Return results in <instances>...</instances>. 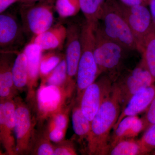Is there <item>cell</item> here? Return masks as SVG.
<instances>
[{"label": "cell", "mask_w": 155, "mask_h": 155, "mask_svg": "<svg viewBox=\"0 0 155 155\" xmlns=\"http://www.w3.org/2000/svg\"><path fill=\"white\" fill-rule=\"evenodd\" d=\"M74 90L67 85L56 86L41 84L37 91L33 106L39 122L42 123L65 110L66 101L72 96Z\"/></svg>", "instance_id": "obj_5"}, {"label": "cell", "mask_w": 155, "mask_h": 155, "mask_svg": "<svg viewBox=\"0 0 155 155\" xmlns=\"http://www.w3.org/2000/svg\"><path fill=\"white\" fill-rule=\"evenodd\" d=\"M121 112L119 91L114 82L111 91L91 122V129L87 140L89 155H108L110 133Z\"/></svg>", "instance_id": "obj_1"}, {"label": "cell", "mask_w": 155, "mask_h": 155, "mask_svg": "<svg viewBox=\"0 0 155 155\" xmlns=\"http://www.w3.org/2000/svg\"><path fill=\"white\" fill-rule=\"evenodd\" d=\"M54 147L48 138L45 132L37 138L36 135L31 153L37 155H54Z\"/></svg>", "instance_id": "obj_27"}, {"label": "cell", "mask_w": 155, "mask_h": 155, "mask_svg": "<svg viewBox=\"0 0 155 155\" xmlns=\"http://www.w3.org/2000/svg\"><path fill=\"white\" fill-rule=\"evenodd\" d=\"M145 112L142 119L144 122V130H146L151 125L155 124V97Z\"/></svg>", "instance_id": "obj_31"}, {"label": "cell", "mask_w": 155, "mask_h": 155, "mask_svg": "<svg viewBox=\"0 0 155 155\" xmlns=\"http://www.w3.org/2000/svg\"><path fill=\"white\" fill-rule=\"evenodd\" d=\"M140 54L147 69L155 79V27L145 38Z\"/></svg>", "instance_id": "obj_21"}, {"label": "cell", "mask_w": 155, "mask_h": 155, "mask_svg": "<svg viewBox=\"0 0 155 155\" xmlns=\"http://www.w3.org/2000/svg\"><path fill=\"white\" fill-rule=\"evenodd\" d=\"M155 97V83L142 89L134 95L121 112L114 129L123 118L128 116H136L145 112Z\"/></svg>", "instance_id": "obj_14"}, {"label": "cell", "mask_w": 155, "mask_h": 155, "mask_svg": "<svg viewBox=\"0 0 155 155\" xmlns=\"http://www.w3.org/2000/svg\"><path fill=\"white\" fill-rule=\"evenodd\" d=\"M19 2H22L31 3H34L35 2H41L43 0H19Z\"/></svg>", "instance_id": "obj_36"}, {"label": "cell", "mask_w": 155, "mask_h": 155, "mask_svg": "<svg viewBox=\"0 0 155 155\" xmlns=\"http://www.w3.org/2000/svg\"><path fill=\"white\" fill-rule=\"evenodd\" d=\"M94 32V58L100 72L115 82L122 74L127 53L130 51L107 37L99 23Z\"/></svg>", "instance_id": "obj_2"}, {"label": "cell", "mask_w": 155, "mask_h": 155, "mask_svg": "<svg viewBox=\"0 0 155 155\" xmlns=\"http://www.w3.org/2000/svg\"><path fill=\"white\" fill-rule=\"evenodd\" d=\"M67 28L59 24L35 37L31 43L38 45L43 51L60 49L66 42Z\"/></svg>", "instance_id": "obj_16"}, {"label": "cell", "mask_w": 155, "mask_h": 155, "mask_svg": "<svg viewBox=\"0 0 155 155\" xmlns=\"http://www.w3.org/2000/svg\"><path fill=\"white\" fill-rule=\"evenodd\" d=\"M72 119L74 133L81 139L87 140L91 129V122L82 113L79 103L76 102L72 109Z\"/></svg>", "instance_id": "obj_22"}, {"label": "cell", "mask_w": 155, "mask_h": 155, "mask_svg": "<svg viewBox=\"0 0 155 155\" xmlns=\"http://www.w3.org/2000/svg\"><path fill=\"white\" fill-rule=\"evenodd\" d=\"M12 74L15 87L22 91L28 84L27 59L24 52L19 53L15 59L12 66Z\"/></svg>", "instance_id": "obj_19"}, {"label": "cell", "mask_w": 155, "mask_h": 155, "mask_svg": "<svg viewBox=\"0 0 155 155\" xmlns=\"http://www.w3.org/2000/svg\"><path fill=\"white\" fill-rule=\"evenodd\" d=\"M53 0H43L36 5L22 7L21 17L26 29L35 37L53 26Z\"/></svg>", "instance_id": "obj_8"}, {"label": "cell", "mask_w": 155, "mask_h": 155, "mask_svg": "<svg viewBox=\"0 0 155 155\" xmlns=\"http://www.w3.org/2000/svg\"><path fill=\"white\" fill-rule=\"evenodd\" d=\"M16 105L14 99L1 101L0 141L7 154L17 155L15 137Z\"/></svg>", "instance_id": "obj_12"}, {"label": "cell", "mask_w": 155, "mask_h": 155, "mask_svg": "<svg viewBox=\"0 0 155 155\" xmlns=\"http://www.w3.org/2000/svg\"><path fill=\"white\" fill-rule=\"evenodd\" d=\"M19 28L16 18L9 14L0 15V46L5 48L12 45L19 35Z\"/></svg>", "instance_id": "obj_17"}, {"label": "cell", "mask_w": 155, "mask_h": 155, "mask_svg": "<svg viewBox=\"0 0 155 155\" xmlns=\"http://www.w3.org/2000/svg\"><path fill=\"white\" fill-rule=\"evenodd\" d=\"M67 72L65 56L58 66L48 75L41 78V84L63 86L67 84Z\"/></svg>", "instance_id": "obj_24"}, {"label": "cell", "mask_w": 155, "mask_h": 155, "mask_svg": "<svg viewBox=\"0 0 155 155\" xmlns=\"http://www.w3.org/2000/svg\"><path fill=\"white\" fill-rule=\"evenodd\" d=\"M151 154L152 155H155V150H154L151 153Z\"/></svg>", "instance_id": "obj_37"}, {"label": "cell", "mask_w": 155, "mask_h": 155, "mask_svg": "<svg viewBox=\"0 0 155 155\" xmlns=\"http://www.w3.org/2000/svg\"><path fill=\"white\" fill-rule=\"evenodd\" d=\"M12 66L9 59L1 56L0 64V98L1 101L13 99L17 90L14 85Z\"/></svg>", "instance_id": "obj_18"}, {"label": "cell", "mask_w": 155, "mask_h": 155, "mask_svg": "<svg viewBox=\"0 0 155 155\" xmlns=\"http://www.w3.org/2000/svg\"><path fill=\"white\" fill-rule=\"evenodd\" d=\"M69 108L67 110H64L52 116L48 127H55L67 131L68 127V112Z\"/></svg>", "instance_id": "obj_29"}, {"label": "cell", "mask_w": 155, "mask_h": 155, "mask_svg": "<svg viewBox=\"0 0 155 155\" xmlns=\"http://www.w3.org/2000/svg\"><path fill=\"white\" fill-rule=\"evenodd\" d=\"M19 0H0V13H4L9 7Z\"/></svg>", "instance_id": "obj_34"}, {"label": "cell", "mask_w": 155, "mask_h": 155, "mask_svg": "<svg viewBox=\"0 0 155 155\" xmlns=\"http://www.w3.org/2000/svg\"><path fill=\"white\" fill-rule=\"evenodd\" d=\"M118 6L136 40L140 53L145 38L154 26L149 9L144 5H125L119 0Z\"/></svg>", "instance_id": "obj_9"}, {"label": "cell", "mask_w": 155, "mask_h": 155, "mask_svg": "<svg viewBox=\"0 0 155 155\" xmlns=\"http://www.w3.org/2000/svg\"><path fill=\"white\" fill-rule=\"evenodd\" d=\"M103 33L129 51L139 52L138 44L131 29L118 8V0H106L100 17Z\"/></svg>", "instance_id": "obj_3"}, {"label": "cell", "mask_w": 155, "mask_h": 155, "mask_svg": "<svg viewBox=\"0 0 155 155\" xmlns=\"http://www.w3.org/2000/svg\"><path fill=\"white\" fill-rule=\"evenodd\" d=\"M55 8L62 18L74 16L80 10L78 0H56Z\"/></svg>", "instance_id": "obj_26"}, {"label": "cell", "mask_w": 155, "mask_h": 155, "mask_svg": "<svg viewBox=\"0 0 155 155\" xmlns=\"http://www.w3.org/2000/svg\"><path fill=\"white\" fill-rule=\"evenodd\" d=\"M77 155L74 144L70 141H63L54 147V155Z\"/></svg>", "instance_id": "obj_30"}, {"label": "cell", "mask_w": 155, "mask_h": 155, "mask_svg": "<svg viewBox=\"0 0 155 155\" xmlns=\"http://www.w3.org/2000/svg\"><path fill=\"white\" fill-rule=\"evenodd\" d=\"M16 105L15 137L17 155L31 153L33 148L36 131V120L31 111V106L20 98H15Z\"/></svg>", "instance_id": "obj_6"}, {"label": "cell", "mask_w": 155, "mask_h": 155, "mask_svg": "<svg viewBox=\"0 0 155 155\" xmlns=\"http://www.w3.org/2000/svg\"><path fill=\"white\" fill-rule=\"evenodd\" d=\"M64 57L55 52L48 53L42 55L40 66V77L42 78L54 70Z\"/></svg>", "instance_id": "obj_25"}, {"label": "cell", "mask_w": 155, "mask_h": 155, "mask_svg": "<svg viewBox=\"0 0 155 155\" xmlns=\"http://www.w3.org/2000/svg\"><path fill=\"white\" fill-rule=\"evenodd\" d=\"M113 83L112 79L104 74L84 92L78 103L82 113L90 122L111 91Z\"/></svg>", "instance_id": "obj_10"}, {"label": "cell", "mask_w": 155, "mask_h": 155, "mask_svg": "<svg viewBox=\"0 0 155 155\" xmlns=\"http://www.w3.org/2000/svg\"><path fill=\"white\" fill-rule=\"evenodd\" d=\"M120 2L125 5L127 6H134L137 5H144L148 6V0H119Z\"/></svg>", "instance_id": "obj_33"}, {"label": "cell", "mask_w": 155, "mask_h": 155, "mask_svg": "<svg viewBox=\"0 0 155 155\" xmlns=\"http://www.w3.org/2000/svg\"><path fill=\"white\" fill-rule=\"evenodd\" d=\"M67 28L65 59L67 64L68 86L76 87V76L81 55V28L74 23L69 24Z\"/></svg>", "instance_id": "obj_11"}, {"label": "cell", "mask_w": 155, "mask_h": 155, "mask_svg": "<svg viewBox=\"0 0 155 155\" xmlns=\"http://www.w3.org/2000/svg\"><path fill=\"white\" fill-rule=\"evenodd\" d=\"M149 10L151 15L153 24L155 27V0H148Z\"/></svg>", "instance_id": "obj_35"}, {"label": "cell", "mask_w": 155, "mask_h": 155, "mask_svg": "<svg viewBox=\"0 0 155 155\" xmlns=\"http://www.w3.org/2000/svg\"><path fill=\"white\" fill-rule=\"evenodd\" d=\"M108 155H145L139 140L134 138L122 140L112 147Z\"/></svg>", "instance_id": "obj_23"}, {"label": "cell", "mask_w": 155, "mask_h": 155, "mask_svg": "<svg viewBox=\"0 0 155 155\" xmlns=\"http://www.w3.org/2000/svg\"><path fill=\"white\" fill-rule=\"evenodd\" d=\"M81 55L76 76L77 102H79L85 90L101 75L94 58V29L86 23L81 27Z\"/></svg>", "instance_id": "obj_4"}, {"label": "cell", "mask_w": 155, "mask_h": 155, "mask_svg": "<svg viewBox=\"0 0 155 155\" xmlns=\"http://www.w3.org/2000/svg\"><path fill=\"white\" fill-rule=\"evenodd\" d=\"M43 51L38 45L30 42L23 51L27 59L28 69L27 100L33 106L40 77V66Z\"/></svg>", "instance_id": "obj_13"}, {"label": "cell", "mask_w": 155, "mask_h": 155, "mask_svg": "<svg viewBox=\"0 0 155 155\" xmlns=\"http://www.w3.org/2000/svg\"><path fill=\"white\" fill-rule=\"evenodd\" d=\"M66 131L55 127H48V129L45 132L51 141L59 143L64 140Z\"/></svg>", "instance_id": "obj_32"}, {"label": "cell", "mask_w": 155, "mask_h": 155, "mask_svg": "<svg viewBox=\"0 0 155 155\" xmlns=\"http://www.w3.org/2000/svg\"><path fill=\"white\" fill-rule=\"evenodd\" d=\"M81 11L86 22L94 27L99 22L100 17L106 0H78Z\"/></svg>", "instance_id": "obj_20"}, {"label": "cell", "mask_w": 155, "mask_h": 155, "mask_svg": "<svg viewBox=\"0 0 155 155\" xmlns=\"http://www.w3.org/2000/svg\"><path fill=\"white\" fill-rule=\"evenodd\" d=\"M144 129L142 119L137 116H126L114 129V133L110 138V149L119 142L135 138Z\"/></svg>", "instance_id": "obj_15"}, {"label": "cell", "mask_w": 155, "mask_h": 155, "mask_svg": "<svg viewBox=\"0 0 155 155\" xmlns=\"http://www.w3.org/2000/svg\"><path fill=\"white\" fill-rule=\"evenodd\" d=\"M140 141L145 155L151 153L155 150V124L146 130Z\"/></svg>", "instance_id": "obj_28"}, {"label": "cell", "mask_w": 155, "mask_h": 155, "mask_svg": "<svg viewBox=\"0 0 155 155\" xmlns=\"http://www.w3.org/2000/svg\"><path fill=\"white\" fill-rule=\"evenodd\" d=\"M114 83L119 91L122 112L134 95L155 84V79L141 59L134 69L126 74H121Z\"/></svg>", "instance_id": "obj_7"}]
</instances>
